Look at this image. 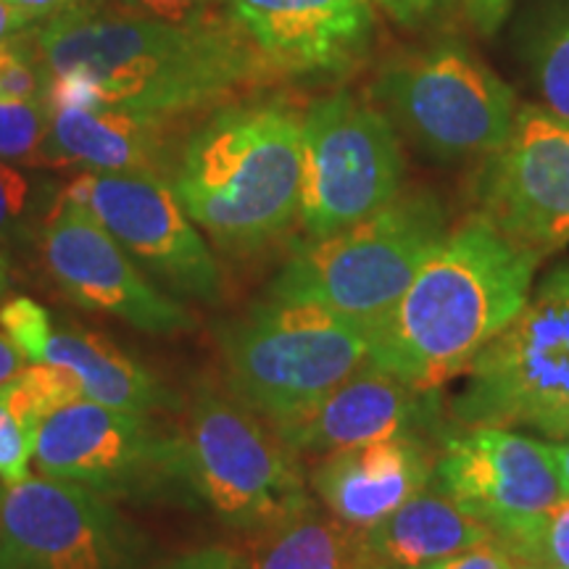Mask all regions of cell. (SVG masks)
<instances>
[{"instance_id": "cell-1", "label": "cell", "mask_w": 569, "mask_h": 569, "mask_svg": "<svg viewBox=\"0 0 569 569\" xmlns=\"http://www.w3.org/2000/svg\"><path fill=\"white\" fill-rule=\"evenodd\" d=\"M46 63L48 106H106L182 119L277 80L234 24H163L77 0L27 30Z\"/></svg>"}, {"instance_id": "cell-2", "label": "cell", "mask_w": 569, "mask_h": 569, "mask_svg": "<svg viewBox=\"0 0 569 569\" xmlns=\"http://www.w3.org/2000/svg\"><path fill=\"white\" fill-rule=\"evenodd\" d=\"M540 256L511 243L486 213L451 227L369 338V369L438 390L472 367L528 303Z\"/></svg>"}, {"instance_id": "cell-3", "label": "cell", "mask_w": 569, "mask_h": 569, "mask_svg": "<svg viewBox=\"0 0 569 569\" xmlns=\"http://www.w3.org/2000/svg\"><path fill=\"white\" fill-rule=\"evenodd\" d=\"M303 111L288 101L222 103L177 148L172 184L190 222L227 253H251L301 211Z\"/></svg>"}, {"instance_id": "cell-4", "label": "cell", "mask_w": 569, "mask_h": 569, "mask_svg": "<svg viewBox=\"0 0 569 569\" xmlns=\"http://www.w3.org/2000/svg\"><path fill=\"white\" fill-rule=\"evenodd\" d=\"M448 230L438 196L401 193L348 230L303 240L269 296L322 306L372 338Z\"/></svg>"}, {"instance_id": "cell-5", "label": "cell", "mask_w": 569, "mask_h": 569, "mask_svg": "<svg viewBox=\"0 0 569 569\" xmlns=\"http://www.w3.org/2000/svg\"><path fill=\"white\" fill-rule=\"evenodd\" d=\"M369 101L409 146L438 163L488 159L503 146L519 101L472 48L436 40L377 69Z\"/></svg>"}, {"instance_id": "cell-6", "label": "cell", "mask_w": 569, "mask_h": 569, "mask_svg": "<svg viewBox=\"0 0 569 569\" xmlns=\"http://www.w3.org/2000/svg\"><path fill=\"white\" fill-rule=\"evenodd\" d=\"M369 353L365 330L296 298L267 296L222 330L230 390L269 425L367 369Z\"/></svg>"}, {"instance_id": "cell-7", "label": "cell", "mask_w": 569, "mask_h": 569, "mask_svg": "<svg viewBox=\"0 0 569 569\" xmlns=\"http://www.w3.org/2000/svg\"><path fill=\"white\" fill-rule=\"evenodd\" d=\"M182 440L198 503L227 528L261 532L311 503L296 453L232 390L198 388Z\"/></svg>"}, {"instance_id": "cell-8", "label": "cell", "mask_w": 569, "mask_h": 569, "mask_svg": "<svg viewBox=\"0 0 569 569\" xmlns=\"http://www.w3.org/2000/svg\"><path fill=\"white\" fill-rule=\"evenodd\" d=\"M32 459L40 475L77 482L109 501L198 503L182 432L88 398L42 419Z\"/></svg>"}, {"instance_id": "cell-9", "label": "cell", "mask_w": 569, "mask_h": 569, "mask_svg": "<svg viewBox=\"0 0 569 569\" xmlns=\"http://www.w3.org/2000/svg\"><path fill=\"white\" fill-rule=\"evenodd\" d=\"M401 134L369 98L336 90L303 111L298 222L327 238L372 217L403 193Z\"/></svg>"}, {"instance_id": "cell-10", "label": "cell", "mask_w": 569, "mask_h": 569, "mask_svg": "<svg viewBox=\"0 0 569 569\" xmlns=\"http://www.w3.org/2000/svg\"><path fill=\"white\" fill-rule=\"evenodd\" d=\"M461 427H532L569 401V261L553 267L465 372Z\"/></svg>"}, {"instance_id": "cell-11", "label": "cell", "mask_w": 569, "mask_h": 569, "mask_svg": "<svg viewBox=\"0 0 569 569\" xmlns=\"http://www.w3.org/2000/svg\"><path fill=\"white\" fill-rule=\"evenodd\" d=\"M148 540L109 498L38 475L0 486V569H142Z\"/></svg>"}, {"instance_id": "cell-12", "label": "cell", "mask_w": 569, "mask_h": 569, "mask_svg": "<svg viewBox=\"0 0 569 569\" xmlns=\"http://www.w3.org/2000/svg\"><path fill=\"white\" fill-rule=\"evenodd\" d=\"M61 193L84 206L172 296L203 303L222 298L219 261L169 180L151 172H80Z\"/></svg>"}, {"instance_id": "cell-13", "label": "cell", "mask_w": 569, "mask_h": 569, "mask_svg": "<svg viewBox=\"0 0 569 569\" xmlns=\"http://www.w3.org/2000/svg\"><path fill=\"white\" fill-rule=\"evenodd\" d=\"M42 267L69 301L151 336H180L196 315L161 290L92 213L59 190L38 234Z\"/></svg>"}, {"instance_id": "cell-14", "label": "cell", "mask_w": 569, "mask_h": 569, "mask_svg": "<svg viewBox=\"0 0 569 569\" xmlns=\"http://www.w3.org/2000/svg\"><path fill=\"white\" fill-rule=\"evenodd\" d=\"M480 213L511 243L551 256L569 243V122L519 106L509 138L478 180Z\"/></svg>"}, {"instance_id": "cell-15", "label": "cell", "mask_w": 569, "mask_h": 569, "mask_svg": "<svg viewBox=\"0 0 569 569\" xmlns=\"http://www.w3.org/2000/svg\"><path fill=\"white\" fill-rule=\"evenodd\" d=\"M436 482L498 536L561 503L551 443L511 427H461L443 440Z\"/></svg>"}, {"instance_id": "cell-16", "label": "cell", "mask_w": 569, "mask_h": 569, "mask_svg": "<svg viewBox=\"0 0 569 569\" xmlns=\"http://www.w3.org/2000/svg\"><path fill=\"white\" fill-rule=\"evenodd\" d=\"M224 6L277 80L340 77L375 46L372 0H224Z\"/></svg>"}, {"instance_id": "cell-17", "label": "cell", "mask_w": 569, "mask_h": 569, "mask_svg": "<svg viewBox=\"0 0 569 569\" xmlns=\"http://www.w3.org/2000/svg\"><path fill=\"white\" fill-rule=\"evenodd\" d=\"M436 390L407 386L393 375L361 369L298 415L272 425L290 451L327 453L390 438H427L438 430Z\"/></svg>"}, {"instance_id": "cell-18", "label": "cell", "mask_w": 569, "mask_h": 569, "mask_svg": "<svg viewBox=\"0 0 569 569\" xmlns=\"http://www.w3.org/2000/svg\"><path fill=\"white\" fill-rule=\"evenodd\" d=\"M51 124L40 163L80 172H151L169 180L177 119L142 117L106 106H48Z\"/></svg>"}, {"instance_id": "cell-19", "label": "cell", "mask_w": 569, "mask_h": 569, "mask_svg": "<svg viewBox=\"0 0 569 569\" xmlns=\"http://www.w3.org/2000/svg\"><path fill=\"white\" fill-rule=\"evenodd\" d=\"M436 478L425 438H390L327 453L311 472L319 503L353 530H369Z\"/></svg>"}, {"instance_id": "cell-20", "label": "cell", "mask_w": 569, "mask_h": 569, "mask_svg": "<svg viewBox=\"0 0 569 569\" xmlns=\"http://www.w3.org/2000/svg\"><path fill=\"white\" fill-rule=\"evenodd\" d=\"M496 540L493 530L465 509L432 478L393 515L359 532L361 561L396 569H422L427 565Z\"/></svg>"}, {"instance_id": "cell-21", "label": "cell", "mask_w": 569, "mask_h": 569, "mask_svg": "<svg viewBox=\"0 0 569 569\" xmlns=\"http://www.w3.org/2000/svg\"><path fill=\"white\" fill-rule=\"evenodd\" d=\"M42 361L69 369L80 380L82 398L101 407L148 417L184 409L182 398L172 388L163 386L151 369L142 367L101 332L71 322L53 325Z\"/></svg>"}, {"instance_id": "cell-22", "label": "cell", "mask_w": 569, "mask_h": 569, "mask_svg": "<svg viewBox=\"0 0 569 569\" xmlns=\"http://www.w3.org/2000/svg\"><path fill=\"white\" fill-rule=\"evenodd\" d=\"M82 398L80 380L56 365H30L0 388V480H24L40 422L63 403Z\"/></svg>"}, {"instance_id": "cell-23", "label": "cell", "mask_w": 569, "mask_h": 569, "mask_svg": "<svg viewBox=\"0 0 569 569\" xmlns=\"http://www.w3.org/2000/svg\"><path fill=\"white\" fill-rule=\"evenodd\" d=\"M246 569H353L361 565L359 530L348 528L315 501L261 530Z\"/></svg>"}, {"instance_id": "cell-24", "label": "cell", "mask_w": 569, "mask_h": 569, "mask_svg": "<svg viewBox=\"0 0 569 569\" xmlns=\"http://www.w3.org/2000/svg\"><path fill=\"white\" fill-rule=\"evenodd\" d=\"M522 51L543 109L569 122V0H540Z\"/></svg>"}, {"instance_id": "cell-25", "label": "cell", "mask_w": 569, "mask_h": 569, "mask_svg": "<svg viewBox=\"0 0 569 569\" xmlns=\"http://www.w3.org/2000/svg\"><path fill=\"white\" fill-rule=\"evenodd\" d=\"M53 201L56 196L46 201L30 177L0 159V248L11 256L38 240L42 219Z\"/></svg>"}, {"instance_id": "cell-26", "label": "cell", "mask_w": 569, "mask_h": 569, "mask_svg": "<svg viewBox=\"0 0 569 569\" xmlns=\"http://www.w3.org/2000/svg\"><path fill=\"white\" fill-rule=\"evenodd\" d=\"M498 543L530 567H569V501L501 530Z\"/></svg>"}, {"instance_id": "cell-27", "label": "cell", "mask_w": 569, "mask_h": 569, "mask_svg": "<svg viewBox=\"0 0 569 569\" xmlns=\"http://www.w3.org/2000/svg\"><path fill=\"white\" fill-rule=\"evenodd\" d=\"M48 82L46 63L27 32L0 46V101L48 103Z\"/></svg>"}, {"instance_id": "cell-28", "label": "cell", "mask_w": 569, "mask_h": 569, "mask_svg": "<svg viewBox=\"0 0 569 569\" xmlns=\"http://www.w3.org/2000/svg\"><path fill=\"white\" fill-rule=\"evenodd\" d=\"M48 124H51L48 103L0 101V159L40 163Z\"/></svg>"}, {"instance_id": "cell-29", "label": "cell", "mask_w": 569, "mask_h": 569, "mask_svg": "<svg viewBox=\"0 0 569 569\" xmlns=\"http://www.w3.org/2000/svg\"><path fill=\"white\" fill-rule=\"evenodd\" d=\"M106 9L132 13L163 24L190 27V30H213L232 24L224 0H96Z\"/></svg>"}, {"instance_id": "cell-30", "label": "cell", "mask_w": 569, "mask_h": 569, "mask_svg": "<svg viewBox=\"0 0 569 569\" xmlns=\"http://www.w3.org/2000/svg\"><path fill=\"white\" fill-rule=\"evenodd\" d=\"M53 322L56 319L48 315L46 306L32 301L30 296H11L0 303V330L13 340L30 365H40L46 359Z\"/></svg>"}, {"instance_id": "cell-31", "label": "cell", "mask_w": 569, "mask_h": 569, "mask_svg": "<svg viewBox=\"0 0 569 569\" xmlns=\"http://www.w3.org/2000/svg\"><path fill=\"white\" fill-rule=\"evenodd\" d=\"M422 569H525V565L511 557L498 540H488V543L472 546V549L459 551Z\"/></svg>"}, {"instance_id": "cell-32", "label": "cell", "mask_w": 569, "mask_h": 569, "mask_svg": "<svg viewBox=\"0 0 569 569\" xmlns=\"http://www.w3.org/2000/svg\"><path fill=\"white\" fill-rule=\"evenodd\" d=\"M372 3L396 24L407 27V30H419V27L443 17L457 0H372Z\"/></svg>"}, {"instance_id": "cell-33", "label": "cell", "mask_w": 569, "mask_h": 569, "mask_svg": "<svg viewBox=\"0 0 569 569\" xmlns=\"http://www.w3.org/2000/svg\"><path fill=\"white\" fill-rule=\"evenodd\" d=\"M159 569H246V559L224 546H209L169 561Z\"/></svg>"}, {"instance_id": "cell-34", "label": "cell", "mask_w": 569, "mask_h": 569, "mask_svg": "<svg viewBox=\"0 0 569 569\" xmlns=\"http://www.w3.org/2000/svg\"><path fill=\"white\" fill-rule=\"evenodd\" d=\"M465 6L469 21L480 34H496L509 17L515 0H459Z\"/></svg>"}, {"instance_id": "cell-35", "label": "cell", "mask_w": 569, "mask_h": 569, "mask_svg": "<svg viewBox=\"0 0 569 569\" xmlns=\"http://www.w3.org/2000/svg\"><path fill=\"white\" fill-rule=\"evenodd\" d=\"M6 3H11L13 9L27 13L32 19V24H40V21L51 19L63 9H69V6H74L77 0H6Z\"/></svg>"}, {"instance_id": "cell-36", "label": "cell", "mask_w": 569, "mask_h": 569, "mask_svg": "<svg viewBox=\"0 0 569 569\" xmlns=\"http://www.w3.org/2000/svg\"><path fill=\"white\" fill-rule=\"evenodd\" d=\"M32 19L27 13H21L19 9H13L11 3L0 0V46L11 42L19 34H24L27 30H32Z\"/></svg>"}, {"instance_id": "cell-37", "label": "cell", "mask_w": 569, "mask_h": 569, "mask_svg": "<svg viewBox=\"0 0 569 569\" xmlns=\"http://www.w3.org/2000/svg\"><path fill=\"white\" fill-rule=\"evenodd\" d=\"M24 361H27L24 353H21L19 348L13 346V340L0 330V388H3L9 380H13V377L27 367Z\"/></svg>"}, {"instance_id": "cell-38", "label": "cell", "mask_w": 569, "mask_h": 569, "mask_svg": "<svg viewBox=\"0 0 569 569\" xmlns=\"http://www.w3.org/2000/svg\"><path fill=\"white\" fill-rule=\"evenodd\" d=\"M532 430H538L540 436H546V438H551V440L569 438V401L561 409L551 411L549 417L538 419V422L532 425Z\"/></svg>"}, {"instance_id": "cell-39", "label": "cell", "mask_w": 569, "mask_h": 569, "mask_svg": "<svg viewBox=\"0 0 569 569\" xmlns=\"http://www.w3.org/2000/svg\"><path fill=\"white\" fill-rule=\"evenodd\" d=\"M551 453H553V465H557L561 501H569V438L551 440Z\"/></svg>"}, {"instance_id": "cell-40", "label": "cell", "mask_w": 569, "mask_h": 569, "mask_svg": "<svg viewBox=\"0 0 569 569\" xmlns=\"http://www.w3.org/2000/svg\"><path fill=\"white\" fill-rule=\"evenodd\" d=\"M11 290V256L0 248V303L6 301Z\"/></svg>"}, {"instance_id": "cell-41", "label": "cell", "mask_w": 569, "mask_h": 569, "mask_svg": "<svg viewBox=\"0 0 569 569\" xmlns=\"http://www.w3.org/2000/svg\"><path fill=\"white\" fill-rule=\"evenodd\" d=\"M353 569H396V567H388V565H375V561H361V565H356Z\"/></svg>"}, {"instance_id": "cell-42", "label": "cell", "mask_w": 569, "mask_h": 569, "mask_svg": "<svg viewBox=\"0 0 569 569\" xmlns=\"http://www.w3.org/2000/svg\"><path fill=\"white\" fill-rule=\"evenodd\" d=\"M525 569H569V567H530V565H525Z\"/></svg>"}]
</instances>
